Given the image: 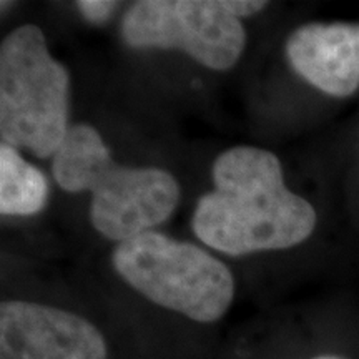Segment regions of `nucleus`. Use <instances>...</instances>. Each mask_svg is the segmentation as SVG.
<instances>
[{"instance_id": "nucleus-1", "label": "nucleus", "mask_w": 359, "mask_h": 359, "mask_svg": "<svg viewBox=\"0 0 359 359\" xmlns=\"http://www.w3.org/2000/svg\"><path fill=\"white\" fill-rule=\"evenodd\" d=\"M213 190L196 201L191 231L226 257L290 250L316 228L314 206L291 191L283 165L259 147L226 148L213 161Z\"/></svg>"}, {"instance_id": "nucleus-2", "label": "nucleus", "mask_w": 359, "mask_h": 359, "mask_svg": "<svg viewBox=\"0 0 359 359\" xmlns=\"http://www.w3.org/2000/svg\"><path fill=\"white\" fill-rule=\"evenodd\" d=\"M52 177L62 190L90 193V223L115 245L167 223L182 200V187L172 173L116 163L90 123L70 125L52 156Z\"/></svg>"}, {"instance_id": "nucleus-3", "label": "nucleus", "mask_w": 359, "mask_h": 359, "mask_svg": "<svg viewBox=\"0 0 359 359\" xmlns=\"http://www.w3.org/2000/svg\"><path fill=\"white\" fill-rule=\"evenodd\" d=\"M110 262L135 293L200 325L219 321L235 302L236 281L226 263L165 233L147 231L115 245Z\"/></svg>"}, {"instance_id": "nucleus-4", "label": "nucleus", "mask_w": 359, "mask_h": 359, "mask_svg": "<svg viewBox=\"0 0 359 359\" xmlns=\"http://www.w3.org/2000/svg\"><path fill=\"white\" fill-rule=\"evenodd\" d=\"M70 72L48 50L35 24L0 43V138L39 158H52L70 128Z\"/></svg>"}, {"instance_id": "nucleus-5", "label": "nucleus", "mask_w": 359, "mask_h": 359, "mask_svg": "<svg viewBox=\"0 0 359 359\" xmlns=\"http://www.w3.org/2000/svg\"><path fill=\"white\" fill-rule=\"evenodd\" d=\"M125 45L135 50L182 52L215 72L231 70L246 48L243 20L224 0H140L120 22Z\"/></svg>"}, {"instance_id": "nucleus-6", "label": "nucleus", "mask_w": 359, "mask_h": 359, "mask_svg": "<svg viewBox=\"0 0 359 359\" xmlns=\"http://www.w3.org/2000/svg\"><path fill=\"white\" fill-rule=\"evenodd\" d=\"M0 359H109V344L82 314L27 299H4Z\"/></svg>"}, {"instance_id": "nucleus-7", "label": "nucleus", "mask_w": 359, "mask_h": 359, "mask_svg": "<svg viewBox=\"0 0 359 359\" xmlns=\"http://www.w3.org/2000/svg\"><path fill=\"white\" fill-rule=\"evenodd\" d=\"M285 53L291 69L326 95L346 98L359 88V24H303L290 34Z\"/></svg>"}, {"instance_id": "nucleus-8", "label": "nucleus", "mask_w": 359, "mask_h": 359, "mask_svg": "<svg viewBox=\"0 0 359 359\" xmlns=\"http://www.w3.org/2000/svg\"><path fill=\"white\" fill-rule=\"evenodd\" d=\"M50 185L42 170L30 163L19 148L0 143V213L34 217L48 203Z\"/></svg>"}, {"instance_id": "nucleus-9", "label": "nucleus", "mask_w": 359, "mask_h": 359, "mask_svg": "<svg viewBox=\"0 0 359 359\" xmlns=\"http://www.w3.org/2000/svg\"><path fill=\"white\" fill-rule=\"evenodd\" d=\"M118 7L120 2H114V0H79L75 2V8L83 17V20L95 27L109 24Z\"/></svg>"}, {"instance_id": "nucleus-10", "label": "nucleus", "mask_w": 359, "mask_h": 359, "mask_svg": "<svg viewBox=\"0 0 359 359\" xmlns=\"http://www.w3.org/2000/svg\"><path fill=\"white\" fill-rule=\"evenodd\" d=\"M268 6V2H262V0H224V7L228 8V12L240 20L258 15Z\"/></svg>"}, {"instance_id": "nucleus-11", "label": "nucleus", "mask_w": 359, "mask_h": 359, "mask_svg": "<svg viewBox=\"0 0 359 359\" xmlns=\"http://www.w3.org/2000/svg\"><path fill=\"white\" fill-rule=\"evenodd\" d=\"M311 359H344V358L334 356V354H323V356H316V358H311Z\"/></svg>"}]
</instances>
